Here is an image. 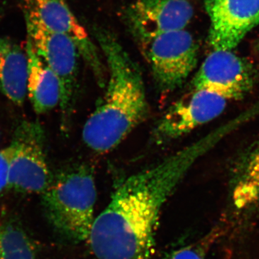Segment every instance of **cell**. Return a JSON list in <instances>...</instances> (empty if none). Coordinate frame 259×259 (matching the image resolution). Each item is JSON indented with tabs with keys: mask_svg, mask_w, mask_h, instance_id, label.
<instances>
[{
	"mask_svg": "<svg viewBox=\"0 0 259 259\" xmlns=\"http://www.w3.org/2000/svg\"><path fill=\"white\" fill-rule=\"evenodd\" d=\"M28 41L37 55L54 73L61 90V130L69 131L77 90L78 58L74 41L66 35L51 31L33 18L25 14Z\"/></svg>",
	"mask_w": 259,
	"mask_h": 259,
	"instance_id": "277c9868",
	"label": "cell"
},
{
	"mask_svg": "<svg viewBox=\"0 0 259 259\" xmlns=\"http://www.w3.org/2000/svg\"><path fill=\"white\" fill-rule=\"evenodd\" d=\"M105 55L109 79L105 94L85 122L82 139L97 153L112 151L149 113L142 72L112 34L95 29Z\"/></svg>",
	"mask_w": 259,
	"mask_h": 259,
	"instance_id": "7a4b0ae2",
	"label": "cell"
},
{
	"mask_svg": "<svg viewBox=\"0 0 259 259\" xmlns=\"http://www.w3.org/2000/svg\"><path fill=\"white\" fill-rule=\"evenodd\" d=\"M258 71L249 61L233 51H213L192 80V89H208L231 100L244 98L253 90Z\"/></svg>",
	"mask_w": 259,
	"mask_h": 259,
	"instance_id": "ba28073f",
	"label": "cell"
},
{
	"mask_svg": "<svg viewBox=\"0 0 259 259\" xmlns=\"http://www.w3.org/2000/svg\"><path fill=\"white\" fill-rule=\"evenodd\" d=\"M25 14L36 19L51 31L71 38L100 85L105 83V67L98 51L84 28L73 14L66 0H24Z\"/></svg>",
	"mask_w": 259,
	"mask_h": 259,
	"instance_id": "9c48e42d",
	"label": "cell"
},
{
	"mask_svg": "<svg viewBox=\"0 0 259 259\" xmlns=\"http://www.w3.org/2000/svg\"><path fill=\"white\" fill-rule=\"evenodd\" d=\"M217 231L218 230L212 231L207 236L189 244L172 248L166 251L161 259H207L211 244L217 236Z\"/></svg>",
	"mask_w": 259,
	"mask_h": 259,
	"instance_id": "2e32d148",
	"label": "cell"
},
{
	"mask_svg": "<svg viewBox=\"0 0 259 259\" xmlns=\"http://www.w3.org/2000/svg\"><path fill=\"white\" fill-rule=\"evenodd\" d=\"M255 51H257V52L259 53V40H258V41L255 42Z\"/></svg>",
	"mask_w": 259,
	"mask_h": 259,
	"instance_id": "ac0fdd59",
	"label": "cell"
},
{
	"mask_svg": "<svg viewBox=\"0 0 259 259\" xmlns=\"http://www.w3.org/2000/svg\"><path fill=\"white\" fill-rule=\"evenodd\" d=\"M230 100L208 89L192 92L168 107L152 131L153 142L163 145L208 123L226 110Z\"/></svg>",
	"mask_w": 259,
	"mask_h": 259,
	"instance_id": "52a82bcc",
	"label": "cell"
},
{
	"mask_svg": "<svg viewBox=\"0 0 259 259\" xmlns=\"http://www.w3.org/2000/svg\"><path fill=\"white\" fill-rule=\"evenodd\" d=\"M139 42L162 94L181 88L195 69L198 47L185 30L166 32Z\"/></svg>",
	"mask_w": 259,
	"mask_h": 259,
	"instance_id": "5b68a950",
	"label": "cell"
},
{
	"mask_svg": "<svg viewBox=\"0 0 259 259\" xmlns=\"http://www.w3.org/2000/svg\"><path fill=\"white\" fill-rule=\"evenodd\" d=\"M229 167L233 207L240 212L259 209V138L238 151Z\"/></svg>",
	"mask_w": 259,
	"mask_h": 259,
	"instance_id": "7c38bea8",
	"label": "cell"
},
{
	"mask_svg": "<svg viewBox=\"0 0 259 259\" xmlns=\"http://www.w3.org/2000/svg\"><path fill=\"white\" fill-rule=\"evenodd\" d=\"M10 157V146L0 150V196L9 189Z\"/></svg>",
	"mask_w": 259,
	"mask_h": 259,
	"instance_id": "e0dca14e",
	"label": "cell"
},
{
	"mask_svg": "<svg viewBox=\"0 0 259 259\" xmlns=\"http://www.w3.org/2000/svg\"><path fill=\"white\" fill-rule=\"evenodd\" d=\"M213 51H233L259 25V0H206Z\"/></svg>",
	"mask_w": 259,
	"mask_h": 259,
	"instance_id": "30bf717a",
	"label": "cell"
},
{
	"mask_svg": "<svg viewBox=\"0 0 259 259\" xmlns=\"http://www.w3.org/2000/svg\"><path fill=\"white\" fill-rule=\"evenodd\" d=\"M192 15L193 8L187 0H138L126 12L130 29L139 41L185 30Z\"/></svg>",
	"mask_w": 259,
	"mask_h": 259,
	"instance_id": "8fae6325",
	"label": "cell"
},
{
	"mask_svg": "<svg viewBox=\"0 0 259 259\" xmlns=\"http://www.w3.org/2000/svg\"><path fill=\"white\" fill-rule=\"evenodd\" d=\"M196 144L131 175L95 218L88 242L97 259H151L163 206L202 152Z\"/></svg>",
	"mask_w": 259,
	"mask_h": 259,
	"instance_id": "6da1fadb",
	"label": "cell"
},
{
	"mask_svg": "<svg viewBox=\"0 0 259 259\" xmlns=\"http://www.w3.org/2000/svg\"><path fill=\"white\" fill-rule=\"evenodd\" d=\"M41 194L48 219L56 231L70 241H88L97 199L93 168L79 163L62 168Z\"/></svg>",
	"mask_w": 259,
	"mask_h": 259,
	"instance_id": "3957f363",
	"label": "cell"
},
{
	"mask_svg": "<svg viewBox=\"0 0 259 259\" xmlns=\"http://www.w3.org/2000/svg\"><path fill=\"white\" fill-rule=\"evenodd\" d=\"M9 189L20 193L42 194L53 178L47 154L45 131L39 122L23 121L11 144Z\"/></svg>",
	"mask_w": 259,
	"mask_h": 259,
	"instance_id": "8992f818",
	"label": "cell"
},
{
	"mask_svg": "<svg viewBox=\"0 0 259 259\" xmlns=\"http://www.w3.org/2000/svg\"><path fill=\"white\" fill-rule=\"evenodd\" d=\"M37 246L23 227L13 222L0 224V259H36Z\"/></svg>",
	"mask_w": 259,
	"mask_h": 259,
	"instance_id": "9a60e30c",
	"label": "cell"
},
{
	"mask_svg": "<svg viewBox=\"0 0 259 259\" xmlns=\"http://www.w3.org/2000/svg\"><path fill=\"white\" fill-rule=\"evenodd\" d=\"M28 61L26 51L6 37H0V93L18 106L27 97Z\"/></svg>",
	"mask_w": 259,
	"mask_h": 259,
	"instance_id": "5bb4252c",
	"label": "cell"
},
{
	"mask_svg": "<svg viewBox=\"0 0 259 259\" xmlns=\"http://www.w3.org/2000/svg\"><path fill=\"white\" fill-rule=\"evenodd\" d=\"M25 51L28 61L27 95L34 111L42 115L60 104V84L56 75L37 55L28 40Z\"/></svg>",
	"mask_w": 259,
	"mask_h": 259,
	"instance_id": "4fadbf2b",
	"label": "cell"
}]
</instances>
